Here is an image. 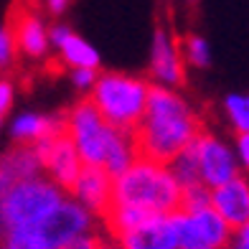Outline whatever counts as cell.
<instances>
[{"mask_svg": "<svg viewBox=\"0 0 249 249\" xmlns=\"http://www.w3.org/2000/svg\"><path fill=\"white\" fill-rule=\"evenodd\" d=\"M171 176L178 180L180 188H191L201 183V160H198V140L191 142L188 148H183L178 155H173L171 160L165 163Z\"/></svg>", "mask_w": 249, "mask_h": 249, "instance_id": "cell-18", "label": "cell"}, {"mask_svg": "<svg viewBox=\"0 0 249 249\" xmlns=\"http://www.w3.org/2000/svg\"><path fill=\"white\" fill-rule=\"evenodd\" d=\"M97 249H120V247H117V242H107V239H99Z\"/></svg>", "mask_w": 249, "mask_h": 249, "instance_id": "cell-30", "label": "cell"}, {"mask_svg": "<svg viewBox=\"0 0 249 249\" xmlns=\"http://www.w3.org/2000/svg\"><path fill=\"white\" fill-rule=\"evenodd\" d=\"M49 41L51 46L59 51L61 61L71 69H99L102 66V56L89 41L66 26V23H53L49 26Z\"/></svg>", "mask_w": 249, "mask_h": 249, "instance_id": "cell-14", "label": "cell"}, {"mask_svg": "<svg viewBox=\"0 0 249 249\" xmlns=\"http://www.w3.org/2000/svg\"><path fill=\"white\" fill-rule=\"evenodd\" d=\"M97 244H99V236L97 234H84V236H79V239L69 242V244L61 247V249H97Z\"/></svg>", "mask_w": 249, "mask_h": 249, "instance_id": "cell-28", "label": "cell"}, {"mask_svg": "<svg viewBox=\"0 0 249 249\" xmlns=\"http://www.w3.org/2000/svg\"><path fill=\"white\" fill-rule=\"evenodd\" d=\"M203 209H211V188L196 183L191 188H183V198H180V211H188V213H196Z\"/></svg>", "mask_w": 249, "mask_h": 249, "instance_id": "cell-22", "label": "cell"}, {"mask_svg": "<svg viewBox=\"0 0 249 249\" xmlns=\"http://www.w3.org/2000/svg\"><path fill=\"white\" fill-rule=\"evenodd\" d=\"M183 188L171 176L168 165L138 158L122 176L112 183V203L138 206L150 213H176L180 211Z\"/></svg>", "mask_w": 249, "mask_h": 249, "instance_id": "cell-3", "label": "cell"}, {"mask_svg": "<svg viewBox=\"0 0 249 249\" xmlns=\"http://www.w3.org/2000/svg\"><path fill=\"white\" fill-rule=\"evenodd\" d=\"M155 216V213L145 211V209H138V206H122V203H112L109 211L105 213V224L112 236H117L122 231H130L135 229L138 224H142L145 219Z\"/></svg>", "mask_w": 249, "mask_h": 249, "instance_id": "cell-19", "label": "cell"}, {"mask_svg": "<svg viewBox=\"0 0 249 249\" xmlns=\"http://www.w3.org/2000/svg\"><path fill=\"white\" fill-rule=\"evenodd\" d=\"M224 115H226V122L231 124L239 132H249V99L247 94H239V92H231L224 97Z\"/></svg>", "mask_w": 249, "mask_h": 249, "instance_id": "cell-21", "label": "cell"}, {"mask_svg": "<svg viewBox=\"0 0 249 249\" xmlns=\"http://www.w3.org/2000/svg\"><path fill=\"white\" fill-rule=\"evenodd\" d=\"M36 150L41 155V163H43L46 176L61 191L69 194V191L74 188V183H76V178L84 171V160H82V155H79L74 140L69 138V132L36 142Z\"/></svg>", "mask_w": 249, "mask_h": 249, "instance_id": "cell-8", "label": "cell"}, {"mask_svg": "<svg viewBox=\"0 0 249 249\" xmlns=\"http://www.w3.org/2000/svg\"><path fill=\"white\" fill-rule=\"evenodd\" d=\"M229 249H249V224L239 226V229H234Z\"/></svg>", "mask_w": 249, "mask_h": 249, "instance_id": "cell-27", "label": "cell"}, {"mask_svg": "<svg viewBox=\"0 0 249 249\" xmlns=\"http://www.w3.org/2000/svg\"><path fill=\"white\" fill-rule=\"evenodd\" d=\"M66 132V112L61 115H38V112H26V115L16 117L13 127H10V138L16 145H36L46 138Z\"/></svg>", "mask_w": 249, "mask_h": 249, "instance_id": "cell-17", "label": "cell"}, {"mask_svg": "<svg viewBox=\"0 0 249 249\" xmlns=\"http://www.w3.org/2000/svg\"><path fill=\"white\" fill-rule=\"evenodd\" d=\"M0 124H3V117H0Z\"/></svg>", "mask_w": 249, "mask_h": 249, "instance_id": "cell-32", "label": "cell"}, {"mask_svg": "<svg viewBox=\"0 0 249 249\" xmlns=\"http://www.w3.org/2000/svg\"><path fill=\"white\" fill-rule=\"evenodd\" d=\"M69 5H71V0H46V10H49L51 16H56V18L64 16Z\"/></svg>", "mask_w": 249, "mask_h": 249, "instance_id": "cell-29", "label": "cell"}, {"mask_svg": "<svg viewBox=\"0 0 249 249\" xmlns=\"http://www.w3.org/2000/svg\"><path fill=\"white\" fill-rule=\"evenodd\" d=\"M120 249H180L176 213H155L130 231L115 236Z\"/></svg>", "mask_w": 249, "mask_h": 249, "instance_id": "cell-11", "label": "cell"}, {"mask_svg": "<svg viewBox=\"0 0 249 249\" xmlns=\"http://www.w3.org/2000/svg\"><path fill=\"white\" fill-rule=\"evenodd\" d=\"M112 183H115V178H112L105 168L84 165V171L76 178V183L69 191V196L82 203L87 211H92L94 216L105 219V213L112 206Z\"/></svg>", "mask_w": 249, "mask_h": 249, "instance_id": "cell-13", "label": "cell"}, {"mask_svg": "<svg viewBox=\"0 0 249 249\" xmlns=\"http://www.w3.org/2000/svg\"><path fill=\"white\" fill-rule=\"evenodd\" d=\"M198 160H201V183L209 186L211 191L242 176L236 150L229 142H224L219 135H211L206 130L198 135Z\"/></svg>", "mask_w": 249, "mask_h": 249, "instance_id": "cell-9", "label": "cell"}, {"mask_svg": "<svg viewBox=\"0 0 249 249\" xmlns=\"http://www.w3.org/2000/svg\"><path fill=\"white\" fill-rule=\"evenodd\" d=\"M203 132V122L188 99L171 87L150 84L148 109L145 117L132 132L138 155L155 163H168L173 155L198 140Z\"/></svg>", "mask_w": 249, "mask_h": 249, "instance_id": "cell-1", "label": "cell"}, {"mask_svg": "<svg viewBox=\"0 0 249 249\" xmlns=\"http://www.w3.org/2000/svg\"><path fill=\"white\" fill-rule=\"evenodd\" d=\"M247 99H249V94H247Z\"/></svg>", "mask_w": 249, "mask_h": 249, "instance_id": "cell-33", "label": "cell"}, {"mask_svg": "<svg viewBox=\"0 0 249 249\" xmlns=\"http://www.w3.org/2000/svg\"><path fill=\"white\" fill-rule=\"evenodd\" d=\"M176 221L180 249H229L234 229L213 206L196 213L176 211Z\"/></svg>", "mask_w": 249, "mask_h": 249, "instance_id": "cell-7", "label": "cell"}, {"mask_svg": "<svg viewBox=\"0 0 249 249\" xmlns=\"http://www.w3.org/2000/svg\"><path fill=\"white\" fill-rule=\"evenodd\" d=\"M8 28L16 38V49L28 56V59H41L46 56L51 41H49V28L43 23L38 10L28 5H18L8 18Z\"/></svg>", "mask_w": 249, "mask_h": 249, "instance_id": "cell-12", "label": "cell"}, {"mask_svg": "<svg viewBox=\"0 0 249 249\" xmlns=\"http://www.w3.org/2000/svg\"><path fill=\"white\" fill-rule=\"evenodd\" d=\"M97 216L87 211L79 201L66 196L59 206H53L41 221L23 226L26 239L33 244V249H61L69 242L79 239L84 234H94Z\"/></svg>", "mask_w": 249, "mask_h": 249, "instance_id": "cell-6", "label": "cell"}, {"mask_svg": "<svg viewBox=\"0 0 249 249\" xmlns=\"http://www.w3.org/2000/svg\"><path fill=\"white\" fill-rule=\"evenodd\" d=\"M99 79V69H71V84L82 92H92Z\"/></svg>", "mask_w": 249, "mask_h": 249, "instance_id": "cell-24", "label": "cell"}, {"mask_svg": "<svg viewBox=\"0 0 249 249\" xmlns=\"http://www.w3.org/2000/svg\"><path fill=\"white\" fill-rule=\"evenodd\" d=\"M16 53H18L16 38H13V33H10L8 23H5V26H0V66H3V69L10 66L16 59Z\"/></svg>", "mask_w": 249, "mask_h": 249, "instance_id": "cell-23", "label": "cell"}, {"mask_svg": "<svg viewBox=\"0 0 249 249\" xmlns=\"http://www.w3.org/2000/svg\"><path fill=\"white\" fill-rule=\"evenodd\" d=\"M150 84L153 82L135 74L105 71L99 74L94 89L89 92V99L112 127L122 132H135L148 109Z\"/></svg>", "mask_w": 249, "mask_h": 249, "instance_id": "cell-4", "label": "cell"}, {"mask_svg": "<svg viewBox=\"0 0 249 249\" xmlns=\"http://www.w3.org/2000/svg\"><path fill=\"white\" fill-rule=\"evenodd\" d=\"M234 150H236V158H239L242 171L249 173V132H239V135H236Z\"/></svg>", "mask_w": 249, "mask_h": 249, "instance_id": "cell-25", "label": "cell"}, {"mask_svg": "<svg viewBox=\"0 0 249 249\" xmlns=\"http://www.w3.org/2000/svg\"><path fill=\"white\" fill-rule=\"evenodd\" d=\"M10 107H13V84L0 82V117H5Z\"/></svg>", "mask_w": 249, "mask_h": 249, "instance_id": "cell-26", "label": "cell"}, {"mask_svg": "<svg viewBox=\"0 0 249 249\" xmlns=\"http://www.w3.org/2000/svg\"><path fill=\"white\" fill-rule=\"evenodd\" d=\"M180 53H183V61L194 69H209L211 66V46L198 33H186L180 38Z\"/></svg>", "mask_w": 249, "mask_h": 249, "instance_id": "cell-20", "label": "cell"}, {"mask_svg": "<svg viewBox=\"0 0 249 249\" xmlns=\"http://www.w3.org/2000/svg\"><path fill=\"white\" fill-rule=\"evenodd\" d=\"M69 196L51 178L20 180L0 196V236L41 221L46 213Z\"/></svg>", "mask_w": 249, "mask_h": 249, "instance_id": "cell-5", "label": "cell"}, {"mask_svg": "<svg viewBox=\"0 0 249 249\" xmlns=\"http://www.w3.org/2000/svg\"><path fill=\"white\" fill-rule=\"evenodd\" d=\"M43 171L36 145H16L0 155V196L20 180L38 178Z\"/></svg>", "mask_w": 249, "mask_h": 249, "instance_id": "cell-15", "label": "cell"}, {"mask_svg": "<svg viewBox=\"0 0 249 249\" xmlns=\"http://www.w3.org/2000/svg\"><path fill=\"white\" fill-rule=\"evenodd\" d=\"M183 3H196V0H183Z\"/></svg>", "mask_w": 249, "mask_h": 249, "instance_id": "cell-31", "label": "cell"}, {"mask_svg": "<svg viewBox=\"0 0 249 249\" xmlns=\"http://www.w3.org/2000/svg\"><path fill=\"white\" fill-rule=\"evenodd\" d=\"M211 206L221 213L231 229H239V226L249 224V180L239 176L229 180V183L213 188Z\"/></svg>", "mask_w": 249, "mask_h": 249, "instance_id": "cell-16", "label": "cell"}, {"mask_svg": "<svg viewBox=\"0 0 249 249\" xmlns=\"http://www.w3.org/2000/svg\"><path fill=\"white\" fill-rule=\"evenodd\" d=\"M66 132L74 140L84 165L105 168L112 178L122 176L140 158L132 132L112 127L92 99H82L66 109Z\"/></svg>", "mask_w": 249, "mask_h": 249, "instance_id": "cell-2", "label": "cell"}, {"mask_svg": "<svg viewBox=\"0 0 249 249\" xmlns=\"http://www.w3.org/2000/svg\"><path fill=\"white\" fill-rule=\"evenodd\" d=\"M150 76L153 84L178 89L186 82V61L180 43L168 28H155L150 41Z\"/></svg>", "mask_w": 249, "mask_h": 249, "instance_id": "cell-10", "label": "cell"}]
</instances>
